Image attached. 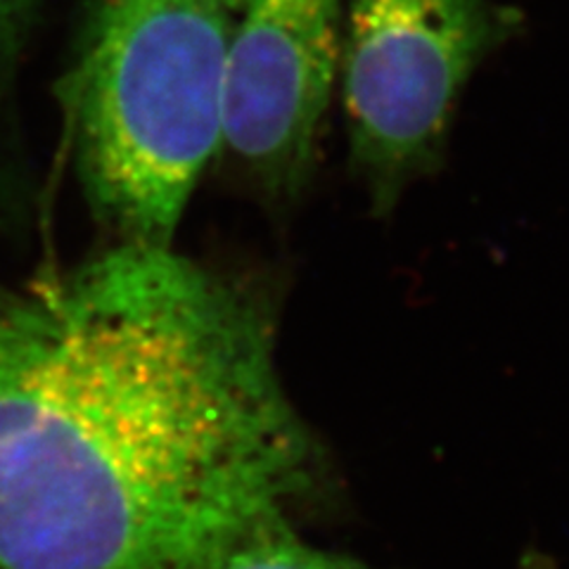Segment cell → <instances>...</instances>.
<instances>
[{"label": "cell", "instance_id": "3957f363", "mask_svg": "<svg viewBox=\"0 0 569 569\" xmlns=\"http://www.w3.org/2000/svg\"><path fill=\"white\" fill-rule=\"evenodd\" d=\"M515 24L491 0H347L349 162L376 217L437 169L462 91Z\"/></svg>", "mask_w": 569, "mask_h": 569}, {"label": "cell", "instance_id": "277c9868", "mask_svg": "<svg viewBox=\"0 0 569 569\" xmlns=\"http://www.w3.org/2000/svg\"><path fill=\"white\" fill-rule=\"evenodd\" d=\"M347 0H242L230 41L221 150L266 200L311 181L335 83Z\"/></svg>", "mask_w": 569, "mask_h": 569}, {"label": "cell", "instance_id": "6da1fadb", "mask_svg": "<svg viewBox=\"0 0 569 569\" xmlns=\"http://www.w3.org/2000/svg\"><path fill=\"white\" fill-rule=\"evenodd\" d=\"M271 284L114 242L0 276V569H209L288 512L318 443Z\"/></svg>", "mask_w": 569, "mask_h": 569}, {"label": "cell", "instance_id": "5b68a950", "mask_svg": "<svg viewBox=\"0 0 569 569\" xmlns=\"http://www.w3.org/2000/svg\"><path fill=\"white\" fill-rule=\"evenodd\" d=\"M209 569H376L361 560L330 553L297 537L290 522L263 527L236 543Z\"/></svg>", "mask_w": 569, "mask_h": 569}, {"label": "cell", "instance_id": "7a4b0ae2", "mask_svg": "<svg viewBox=\"0 0 569 569\" xmlns=\"http://www.w3.org/2000/svg\"><path fill=\"white\" fill-rule=\"evenodd\" d=\"M242 0H83L62 79L81 192L114 242L173 247L221 150Z\"/></svg>", "mask_w": 569, "mask_h": 569}, {"label": "cell", "instance_id": "8992f818", "mask_svg": "<svg viewBox=\"0 0 569 569\" xmlns=\"http://www.w3.org/2000/svg\"><path fill=\"white\" fill-rule=\"evenodd\" d=\"M39 3L41 0H0V67L20 56Z\"/></svg>", "mask_w": 569, "mask_h": 569}]
</instances>
